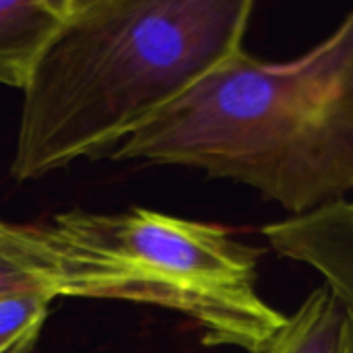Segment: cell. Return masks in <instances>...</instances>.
<instances>
[{
  "mask_svg": "<svg viewBox=\"0 0 353 353\" xmlns=\"http://www.w3.org/2000/svg\"><path fill=\"white\" fill-rule=\"evenodd\" d=\"M56 300L52 290L0 296V353H33Z\"/></svg>",
  "mask_w": 353,
  "mask_h": 353,
  "instance_id": "cell-8",
  "label": "cell"
},
{
  "mask_svg": "<svg viewBox=\"0 0 353 353\" xmlns=\"http://www.w3.org/2000/svg\"><path fill=\"white\" fill-rule=\"evenodd\" d=\"M29 290H52L58 298L54 259L39 228L0 219V296Z\"/></svg>",
  "mask_w": 353,
  "mask_h": 353,
  "instance_id": "cell-7",
  "label": "cell"
},
{
  "mask_svg": "<svg viewBox=\"0 0 353 353\" xmlns=\"http://www.w3.org/2000/svg\"><path fill=\"white\" fill-rule=\"evenodd\" d=\"M261 232L277 254L314 269L353 306V201L285 217Z\"/></svg>",
  "mask_w": 353,
  "mask_h": 353,
  "instance_id": "cell-4",
  "label": "cell"
},
{
  "mask_svg": "<svg viewBox=\"0 0 353 353\" xmlns=\"http://www.w3.org/2000/svg\"><path fill=\"white\" fill-rule=\"evenodd\" d=\"M114 161L182 165L234 180L302 217L353 190V10L306 54L244 48L161 108Z\"/></svg>",
  "mask_w": 353,
  "mask_h": 353,
  "instance_id": "cell-1",
  "label": "cell"
},
{
  "mask_svg": "<svg viewBox=\"0 0 353 353\" xmlns=\"http://www.w3.org/2000/svg\"><path fill=\"white\" fill-rule=\"evenodd\" d=\"M252 353H353V306L323 283Z\"/></svg>",
  "mask_w": 353,
  "mask_h": 353,
  "instance_id": "cell-6",
  "label": "cell"
},
{
  "mask_svg": "<svg viewBox=\"0 0 353 353\" xmlns=\"http://www.w3.org/2000/svg\"><path fill=\"white\" fill-rule=\"evenodd\" d=\"M252 0H74L23 89L10 176L110 157L242 50Z\"/></svg>",
  "mask_w": 353,
  "mask_h": 353,
  "instance_id": "cell-2",
  "label": "cell"
},
{
  "mask_svg": "<svg viewBox=\"0 0 353 353\" xmlns=\"http://www.w3.org/2000/svg\"><path fill=\"white\" fill-rule=\"evenodd\" d=\"M58 298L155 306L192 319L209 347L259 350L285 321L259 294V252L217 223L132 207L66 211L39 228Z\"/></svg>",
  "mask_w": 353,
  "mask_h": 353,
  "instance_id": "cell-3",
  "label": "cell"
},
{
  "mask_svg": "<svg viewBox=\"0 0 353 353\" xmlns=\"http://www.w3.org/2000/svg\"><path fill=\"white\" fill-rule=\"evenodd\" d=\"M74 0H0V85L25 89Z\"/></svg>",
  "mask_w": 353,
  "mask_h": 353,
  "instance_id": "cell-5",
  "label": "cell"
}]
</instances>
